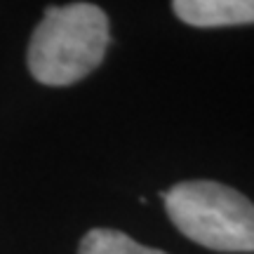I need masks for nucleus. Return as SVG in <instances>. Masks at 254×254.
<instances>
[{
  "label": "nucleus",
  "mask_w": 254,
  "mask_h": 254,
  "mask_svg": "<svg viewBox=\"0 0 254 254\" xmlns=\"http://www.w3.org/2000/svg\"><path fill=\"white\" fill-rule=\"evenodd\" d=\"M109 40V17L99 5L47 7L28 43V73L47 87L73 85L104 62Z\"/></svg>",
  "instance_id": "1"
},
{
  "label": "nucleus",
  "mask_w": 254,
  "mask_h": 254,
  "mask_svg": "<svg viewBox=\"0 0 254 254\" xmlns=\"http://www.w3.org/2000/svg\"><path fill=\"white\" fill-rule=\"evenodd\" d=\"M165 209L184 236L214 252H254V205L226 184L195 179L163 193Z\"/></svg>",
  "instance_id": "2"
},
{
  "label": "nucleus",
  "mask_w": 254,
  "mask_h": 254,
  "mask_svg": "<svg viewBox=\"0 0 254 254\" xmlns=\"http://www.w3.org/2000/svg\"><path fill=\"white\" fill-rule=\"evenodd\" d=\"M172 9L193 28L254 24V0H174Z\"/></svg>",
  "instance_id": "3"
},
{
  "label": "nucleus",
  "mask_w": 254,
  "mask_h": 254,
  "mask_svg": "<svg viewBox=\"0 0 254 254\" xmlns=\"http://www.w3.org/2000/svg\"><path fill=\"white\" fill-rule=\"evenodd\" d=\"M78 254H167L163 250L155 247L139 245L136 240L113 231V228H92L82 236L80 245H78Z\"/></svg>",
  "instance_id": "4"
}]
</instances>
